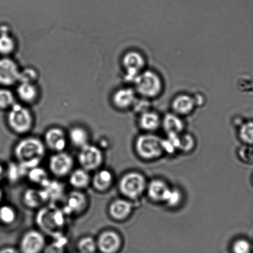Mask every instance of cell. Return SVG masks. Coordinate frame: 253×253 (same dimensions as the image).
I'll return each mask as SVG.
<instances>
[{
  "label": "cell",
  "instance_id": "cell-1",
  "mask_svg": "<svg viewBox=\"0 0 253 253\" xmlns=\"http://www.w3.org/2000/svg\"><path fill=\"white\" fill-rule=\"evenodd\" d=\"M45 153L46 146L43 141L34 136L20 140L14 149L17 163L28 170L38 167Z\"/></svg>",
  "mask_w": 253,
  "mask_h": 253
},
{
  "label": "cell",
  "instance_id": "cell-2",
  "mask_svg": "<svg viewBox=\"0 0 253 253\" xmlns=\"http://www.w3.org/2000/svg\"><path fill=\"white\" fill-rule=\"evenodd\" d=\"M66 214L56 206L41 208L36 216L39 229L44 234L60 238L66 225Z\"/></svg>",
  "mask_w": 253,
  "mask_h": 253
},
{
  "label": "cell",
  "instance_id": "cell-3",
  "mask_svg": "<svg viewBox=\"0 0 253 253\" xmlns=\"http://www.w3.org/2000/svg\"><path fill=\"white\" fill-rule=\"evenodd\" d=\"M134 84L136 93L149 100L157 98L163 90L162 79L151 70H144L134 81Z\"/></svg>",
  "mask_w": 253,
  "mask_h": 253
},
{
  "label": "cell",
  "instance_id": "cell-4",
  "mask_svg": "<svg viewBox=\"0 0 253 253\" xmlns=\"http://www.w3.org/2000/svg\"><path fill=\"white\" fill-rule=\"evenodd\" d=\"M135 149L139 157L143 160H156L164 153L162 138L151 133L143 134L136 138Z\"/></svg>",
  "mask_w": 253,
  "mask_h": 253
},
{
  "label": "cell",
  "instance_id": "cell-5",
  "mask_svg": "<svg viewBox=\"0 0 253 253\" xmlns=\"http://www.w3.org/2000/svg\"><path fill=\"white\" fill-rule=\"evenodd\" d=\"M147 185L145 177L141 173L130 172L121 178L119 189L126 198L135 200L143 194Z\"/></svg>",
  "mask_w": 253,
  "mask_h": 253
},
{
  "label": "cell",
  "instance_id": "cell-6",
  "mask_svg": "<svg viewBox=\"0 0 253 253\" xmlns=\"http://www.w3.org/2000/svg\"><path fill=\"white\" fill-rule=\"evenodd\" d=\"M8 124L12 130L18 134L29 132L33 125V118L27 108L14 105L8 115Z\"/></svg>",
  "mask_w": 253,
  "mask_h": 253
},
{
  "label": "cell",
  "instance_id": "cell-7",
  "mask_svg": "<svg viewBox=\"0 0 253 253\" xmlns=\"http://www.w3.org/2000/svg\"><path fill=\"white\" fill-rule=\"evenodd\" d=\"M78 161L82 168L88 171L98 169L104 161L102 150L98 146L88 144L80 149Z\"/></svg>",
  "mask_w": 253,
  "mask_h": 253
},
{
  "label": "cell",
  "instance_id": "cell-8",
  "mask_svg": "<svg viewBox=\"0 0 253 253\" xmlns=\"http://www.w3.org/2000/svg\"><path fill=\"white\" fill-rule=\"evenodd\" d=\"M74 165L73 157L64 151L54 153L49 160V170L57 177L69 175L73 170Z\"/></svg>",
  "mask_w": 253,
  "mask_h": 253
},
{
  "label": "cell",
  "instance_id": "cell-9",
  "mask_svg": "<svg viewBox=\"0 0 253 253\" xmlns=\"http://www.w3.org/2000/svg\"><path fill=\"white\" fill-rule=\"evenodd\" d=\"M46 240L43 233L38 230H31L23 235L20 243L22 253H40L45 248Z\"/></svg>",
  "mask_w": 253,
  "mask_h": 253
},
{
  "label": "cell",
  "instance_id": "cell-10",
  "mask_svg": "<svg viewBox=\"0 0 253 253\" xmlns=\"http://www.w3.org/2000/svg\"><path fill=\"white\" fill-rule=\"evenodd\" d=\"M123 64L126 71V79L134 82L139 74L145 70L146 61L139 52L131 51L124 56Z\"/></svg>",
  "mask_w": 253,
  "mask_h": 253
},
{
  "label": "cell",
  "instance_id": "cell-11",
  "mask_svg": "<svg viewBox=\"0 0 253 253\" xmlns=\"http://www.w3.org/2000/svg\"><path fill=\"white\" fill-rule=\"evenodd\" d=\"M87 204V198L83 192L73 191L64 198L63 210L67 215L79 214L86 209Z\"/></svg>",
  "mask_w": 253,
  "mask_h": 253
},
{
  "label": "cell",
  "instance_id": "cell-12",
  "mask_svg": "<svg viewBox=\"0 0 253 253\" xmlns=\"http://www.w3.org/2000/svg\"><path fill=\"white\" fill-rule=\"evenodd\" d=\"M98 249L102 253H116L122 244V240L117 232L106 230L101 233L96 240Z\"/></svg>",
  "mask_w": 253,
  "mask_h": 253
},
{
  "label": "cell",
  "instance_id": "cell-13",
  "mask_svg": "<svg viewBox=\"0 0 253 253\" xmlns=\"http://www.w3.org/2000/svg\"><path fill=\"white\" fill-rule=\"evenodd\" d=\"M44 145L55 153L64 151L68 144V138L63 130L58 127L49 128L44 135Z\"/></svg>",
  "mask_w": 253,
  "mask_h": 253
},
{
  "label": "cell",
  "instance_id": "cell-14",
  "mask_svg": "<svg viewBox=\"0 0 253 253\" xmlns=\"http://www.w3.org/2000/svg\"><path fill=\"white\" fill-rule=\"evenodd\" d=\"M20 71L17 64L11 59H0V84L12 85L19 80Z\"/></svg>",
  "mask_w": 253,
  "mask_h": 253
},
{
  "label": "cell",
  "instance_id": "cell-15",
  "mask_svg": "<svg viewBox=\"0 0 253 253\" xmlns=\"http://www.w3.org/2000/svg\"><path fill=\"white\" fill-rule=\"evenodd\" d=\"M197 107L194 96L187 93L176 96L172 103V112L181 117L190 115Z\"/></svg>",
  "mask_w": 253,
  "mask_h": 253
},
{
  "label": "cell",
  "instance_id": "cell-16",
  "mask_svg": "<svg viewBox=\"0 0 253 253\" xmlns=\"http://www.w3.org/2000/svg\"><path fill=\"white\" fill-rule=\"evenodd\" d=\"M133 210V205L126 199L114 200L109 207V214L113 219L121 221L126 219Z\"/></svg>",
  "mask_w": 253,
  "mask_h": 253
},
{
  "label": "cell",
  "instance_id": "cell-17",
  "mask_svg": "<svg viewBox=\"0 0 253 253\" xmlns=\"http://www.w3.org/2000/svg\"><path fill=\"white\" fill-rule=\"evenodd\" d=\"M135 90L131 88H123L118 90L113 96V103L120 110L133 107L136 100Z\"/></svg>",
  "mask_w": 253,
  "mask_h": 253
},
{
  "label": "cell",
  "instance_id": "cell-18",
  "mask_svg": "<svg viewBox=\"0 0 253 253\" xmlns=\"http://www.w3.org/2000/svg\"><path fill=\"white\" fill-rule=\"evenodd\" d=\"M169 188V186L165 181L156 178L148 183L146 191L147 192L148 197L153 202L163 203Z\"/></svg>",
  "mask_w": 253,
  "mask_h": 253
},
{
  "label": "cell",
  "instance_id": "cell-19",
  "mask_svg": "<svg viewBox=\"0 0 253 253\" xmlns=\"http://www.w3.org/2000/svg\"><path fill=\"white\" fill-rule=\"evenodd\" d=\"M139 115V126L146 132L152 133L157 130L162 125V119L155 111L150 110Z\"/></svg>",
  "mask_w": 253,
  "mask_h": 253
},
{
  "label": "cell",
  "instance_id": "cell-20",
  "mask_svg": "<svg viewBox=\"0 0 253 253\" xmlns=\"http://www.w3.org/2000/svg\"><path fill=\"white\" fill-rule=\"evenodd\" d=\"M161 126L167 134L180 135L185 129V123L182 117L173 112L165 116L162 119Z\"/></svg>",
  "mask_w": 253,
  "mask_h": 253
},
{
  "label": "cell",
  "instance_id": "cell-21",
  "mask_svg": "<svg viewBox=\"0 0 253 253\" xmlns=\"http://www.w3.org/2000/svg\"><path fill=\"white\" fill-rule=\"evenodd\" d=\"M23 202L26 207L34 209L41 207L44 203L48 202L43 190L29 188L26 190L23 195Z\"/></svg>",
  "mask_w": 253,
  "mask_h": 253
},
{
  "label": "cell",
  "instance_id": "cell-22",
  "mask_svg": "<svg viewBox=\"0 0 253 253\" xmlns=\"http://www.w3.org/2000/svg\"><path fill=\"white\" fill-rule=\"evenodd\" d=\"M114 176L111 171L101 169L97 171L91 178L94 188L98 192H105L113 185Z\"/></svg>",
  "mask_w": 253,
  "mask_h": 253
},
{
  "label": "cell",
  "instance_id": "cell-23",
  "mask_svg": "<svg viewBox=\"0 0 253 253\" xmlns=\"http://www.w3.org/2000/svg\"><path fill=\"white\" fill-rule=\"evenodd\" d=\"M88 171L83 168L77 169L69 174V182L72 187L77 190L88 187L91 182V178Z\"/></svg>",
  "mask_w": 253,
  "mask_h": 253
},
{
  "label": "cell",
  "instance_id": "cell-24",
  "mask_svg": "<svg viewBox=\"0 0 253 253\" xmlns=\"http://www.w3.org/2000/svg\"><path fill=\"white\" fill-rule=\"evenodd\" d=\"M42 189L43 190L48 202H56L61 199L64 196L63 185L57 181L49 179L48 182L42 187Z\"/></svg>",
  "mask_w": 253,
  "mask_h": 253
},
{
  "label": "cell",
  "instance_id": "cell-25",
  "mask_svg": "<svg viewBox=\"0 0 253 253\" xmlns=\"http://www.w3.org/2000/svg\"><path fill=\"white\" fill-rule=\"evenodd\" d=\"M71 143L76 147L82 148L89 144V135L87 131L81 126H74L69 133Z\"/></svg>",
  "mask_w": 253,
  "mask_h": 253
},
{
  "label": "cell",
  "instance_id": "cell-26",
  "mask_svg": "<svg viewBox=\"0 0 253 253\" xmlns=\"http://www.w3.org/2000/svg\"><path fill=\"white\" fill-rule=\"evenodd\" d=\"M180 135L167 134L166 138L162 139L164 153L174 155L177 151H180Z\"/></svg>",
  "mask_w": 253,
  "mask_h": 253
},
{
  "label": "cell",
  "instance_id": "cell-27",
  "mask_svg": "<svg viewBox=\"0 0 253 253\" xmlns=\"http://www.w3.org/2000/svg\"><path fill=\"white\" fill-rule=\"evenodd\" d=\"M20 98L26 102H32L37 96V88L33 83H21L17 88Z\"/></svg>",
  "mask_w": 253,
  "mask_h": 253
},
{
  "label": "cell",
  "instance_id": "cell-28",
  "mask_svg": "<svg viewBox=\"0 0 253 253\" xmlns=\"http://www.w3.org/2000/svg\"><path fill=\"white\" fill-rule=\"evenodd\" d=\"M27 175L32 182L40 185L41 187H43L49 180L46 171L43 168H39V166L30 169Z\"/></svg>",
  "mask_w": 253,
  "mask_h": 253
},
{
  "label": "cell",
  "instance_id": "cell-29",
  "mask_svg": "<svg viewBox=\"0 0 253 253\" xmlns=\"http://www.w3.org/2000/svg\"><path fill=\"white\" fill-rule=\"evenodd\" d=\"M239 136L244 145L253 146V121H247L240 125Z\"/></svg>",
  "mask_w": 253,
  "mask_h": 253
},
{
  "label": "cell",
  "instance_id": "cell-30",
  "mask_svg": "<svg viewBox=\"0 0 253 253\" xmlns=\"http://www.w3.org/2000/svg\"><path fill=\"white\" fill-rule=\"evenodd\" d=\"M28 171L18 163H12L6 170V175L10 181L15 182L27 175Z\"/></svg>",
  "mask_w": 253,
  "mask_h": 253
},
{
  "label": "cell",
  "instance_id": "cell-31",
  "mask_svg": "<svg viewBox=\"0 0 253 253\" xmlns=\"http://www.w3.org/2000/svg\"><path fill=\"white\" fill-rule=\"evenodd\" d=\"M17 217V213L14 208L9 205L0 207V222L4 225L13 224Z\"/></svg>",
  "mask_w": 253,
  "mask_h": 253
},
{
  "label": "cell",
  "instance_id": "cell-32",
  "mask_svg": "<svg viewBox=\"0 0 253 253\" xmlns=\"http://www.w3.org/2000/svg\"><path fill=\"white\" fill-rule=\"evenodd\" d=\"M182 200V193L177 188L170 187L166 195L164 203L170 208H175L180 204Z\"/></svg>",
  "mask_w": 253,
  "mask_h": 253
},
{
  "label": "cell",
  "instance_id": "cell-33",
  "mask_svg": "<svg viewBox=\"0 0 253 253\" xmlns=\"http://www.w3.org/2000/svg\"><path fill=\"white\" fill-rule=\"evenodd\" d=\"M78 248L80 253H95L98 249L97 243L93 237H85L79 240Z\"/></svg>",
  "mask_w": 253,
  "mask_h": 253
},
{
  "label": "cell",
  "instance_id": "cell-34",
  "mask_svg": "<svg viewBox=\"0 0 253 253\" xmlns=\"http://www.w3.org/2000/svg\"><path fill=\"white\" fill-rule=\"evenodd\" d=\"M15 48L14 40L6 33L0 36V53L7 54L11 53Z\"/></svg>",
  "mask_w": 253,
  "mask_h": 253
},
{
  "label": "cell",
  "instance_id": "cell-35",
  "mask_svg": "<svg viewBox=\"0 0 253 253\" xmlns=\"http://www.w3.org/2000/svg\"><path fill=\"white\" fill-rule=\"evenodd\" d=\"M195 146V140L192 135L182 133L180 135V151L184 153H189L193 150Z\"/></svg>",
  "mask_w": 253,
  "mask_h": 253
},
{
  "label": "cell",
  "instance_id": "cell-36",
  "mask_svg": "<svg viewBox=\"0 0 253 253\" xmlns=\"http://www.w3.org/2000/svg\"><path fill=\"white\" fill-rule=\"evenodd\" d=\"M238 156L243 163L247 165L253 164V146L244 145L239 150Z\"/></svg>",
  "mask_w": 253,
  "mask_h": 253
},
{
  "label": "cell",
  "instance_id": "cell-37",
  "mask_svg": "<svg viewBox=\"0 0 253 253\" xmlns=\"http://www.w3.org/2000/svg\"><path fill=\"white\" fill-rule=\"evenodd\" d=\"M252 244L249 240L239 239L232 245V252L234 253H251Z\"/></svg>",
  "mask_w": 253,
  "mask_h": 253
},
{
  "label": "cell",
  "instance_id": "cell-38",
  "mask_svg": "<svg viewBox=\"0 0 253 253\" xmlns=\"http://www.w3.org/2000/svg\"><path fill=\"white\" fill-rule=\"evenodd\" d=\"M14 97L11 91L6 89L0 90V108H7L14 105Z\"/></svg>",
  "mask_w": 253,
  "mask_h": 253
},
{
  "label": "cell",
  "instance_id": "cell-39",
  "mask_svg": "<svg viewBox=\"0 0 253 253\" xmlns=\"http://www.w3.org/2000/svg\"><path fill=\"white\" fill-rule=\"evenodd\" d=\"M64 246L65 242L58 238L56 241L44 248L43 253H65Z\"/></svg>",
  "mask_w": 253,
  "mask_h": 253
},
{
  "label": "cell",
  "instance_id": "cell-40",
  "mask_svg": "<svg viewBox=\"0 0 253 253\" xmlns=\"http://www.w3.org/2000/svg\"><path fill=\"white\" fill-rule=\"evenodd\" d=\"M133 107L139 115L151 110L150 101H149L148 99L144 98H142L139 100L136 99Z\"/></svg>",
  "mask_w": 253,
  "mask_h": 253
},
{
  "label": "cell",
  "instance_id": "cell-41",
  "mask_svg": "<svg viewBox=\"0 0 253 253\" xmlns=\"http://www.w3.org/2000/svg\"><path fill=\"white\" fill-rule=\"evenodd\" d=\"M37 73L34 69H27L24 71L20 72L19 80L21 83H32L36 79Z\"/></svg>",
  "mask_w": 253,
  "mask_h": 253
},
{
  "label": "cell",
  "instance_id": "cell-42",
  "mask_svg": "<svg viewBox=\"0 0 253 253\" xmlns=\"http://www.w3.org/2000/svg\"><path fill=\"white\" fill-rule=\"evenodd\" d=\"M0 253H19V252L14 248L6 247L0 250Z\"/></svg>",
  "mask_w": 253,
  "mask_h": 253
},
{
  "label": "cell",
  "instance_id": "cell-43",
  "mask_svg": "<svg viewBox=\"0 0 253 253\" xmlns=\"http://www.w3.org/2000/svg\"><path fill=\"white\" fill-rule=\"evenodd\" d=\"M6 175V169H5L3 166L0 163V180Z\"/></svg>",
  "mask_w": 253,
  "mask_h": 253
},
{
  "label": "cell",
  "instance_id": "cell-44",
  "mask_svg": "<svg viewBox=\"0 0 253 253\" xmlns=\"http://www.w3.org/2000/svg\"><path fill=\"white\" fill-rule=\"evenodd\" d=\"M2 197H3V193H2L1 188H0V203L1 202V201L2 200Z\"/></svg>",
  "mask_w": 253,
  "mask_h": 253
},
{
  "label": "cell",
  "instance_id": "cell-45",
  "mask_svg": "<svg viewBox=\"0 0 253 253\" xmlns=\"http://www.w3.org/2000/svg\"></svg>",
  "mask_w": 253,
  "mask_h": 253
},
{
  "label": "cell",
  "instance_id": "cell-46",
  "mask_svg": "<svg viewBox=\"0 0 253 253\" xmlns=\"http://www.w3.org/2000/svg\"></svg>",
  "mask_w": 253,
  "mask_h": 253
}]
</instances>
